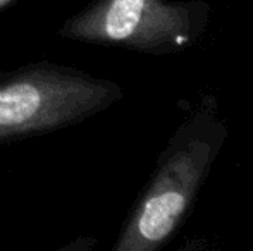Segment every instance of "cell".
<instances>
[{"mask_svg": "<svg viewBox=\"0 0 253 251\" xmlns=\"http://www.w3.org/2000/svg\"><path fill=\"white\" fill-rule=\"evenodd\" d=\"M205 17L202 2L93 0L64 23L59 36L166 54L186 47L203 28Z\"/></svg>", "mask_w": 253, "mask_h": 251, "instance_id": "obj_2", "label": "cell"}, {"mask_svg": "<svg viewBox=\"0 0 253 251\" xmlns=\"http://www.w3.org/2000/svg\"><path fill=\"white\" fill-rule=\"evenodd\" d=\"M123 95L116 83L53 62L0 72V144L66 129Z\"/></svg>", "mask_w": 253, "mask_h": 251, "instance_id": "obj_1", "label": "cell"}, {"mask_svg": "<svg viewBox=\"0 0 253 251\" xmlns=\"http://www.w3.org/2000/svg\"><path fill=\"white\" fill-rule=\"evenodd\" d=\"M97 245V239L91 238V236H81V238H76L73 241L66 243L60 248L53 250V251H91L93 246Z\"/></svg>", "mask_w": 253, "mask_h": 251, "instance_id": "obj_4", "label": "cell"}, {"mask_svg": "<svg viewBox=\"0 0 253 251\" xmlns=\"http://www.w3.org/2000/svg\"><path fill=\"white\" fill-rule=\"evenodd\" d=\"M212 162V146L190 141L166 155L112 251H157L177 227Z\"/></svg>", "mask_w": 253, "mask_h": 251, "instance_id": "obj_3", "label": "cell"}, {"mask_svg": "<svg viewBox=\"0 0 253 251\" xmlns=\"http://www.w3.org/2000/svg\"><path fill=\"white\" fill-rule=\"evenodd\" d=\"M12 2H16V0H0V10L5 9L7 5H10Z\"/></svg>", "mask_w": 253, "mask_h": 251, "instance_id": "obj_5", "label": "cell"}]
</instances>
